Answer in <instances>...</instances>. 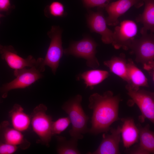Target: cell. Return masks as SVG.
<instances>
[{"label": "cell", "mask_w": 154, "mask_h": 154, "mask_svg": "<svg viewBox=\"0 0 154 154\" xmlns=\"http://www.w3.org/2000/svg\"><path fill=\"white\" fill-rule=\"evenodd\" d=\"M128 84L131 88L138 89L141 87H148L147 78L143 72L131 59L127 60Z\"/></svg>", "instance_id": "18"}, {"label": "cell", "mask_w": 154, "mask_h": 154, "mask_svg": "<svg viewBox=\"0 0 154 154\" xmlns=\"http://www.w3.org/2000/svg\"><path fill=\"white\" fill-rule=\"evenodd\" d=\"M104 64L112 72L128 82L127 60L124 53L105 61Z\"/></svg>", "instance_id": "19"}, {"label": "cell", "mask_w": 154, "mask_h": 154, "mask_svg": "<svg viewBox=\"0 0 154 154\" xmlns=\"http://www.w3.org/2000/svg\"><path fill=\"white\" fill-rule=\"evenodd\" d=\"M82 98L79 94L70 98L62 105V109L68 115L72 127L69 131L72 137L82 139L83 135L88 132V116L84 112L81 105Z\"/></svg>", "instance_id": "2"}, {"label": "cell", "mask_w": 154, "mask_h": 154, "mask_svg": "<svg viewBox=\"0 0 154 154\" xmlns=\"http://www.w3.org/2000/svg\"><path fill=\"white\" fill-rule=\"evenodd\" d=\"M5 17V16L3 14H2L1 13H0V18H1V17Z\"/></svg>", "instance_id": "28"}, {"label": "cell", "mask_w": 154, "mask_h": 154, "mask_svg": "<svg viewBox=\"0 0 154 154\" xmlns=\"http://www.w3.org/2000/svg\"><path fill=\"white\" fill-rule=\"evenodd\" d=\"M110 134L104 133L102 140L97 149L93 152H88L89 154H120L119 143L121 140V127L117 128H110Z\"/></svg>", "instance_id": "13"}, {"label": "cell", "mask_w": 154, "mask_h": 154, "mask_svg": "<svg viewBox=\"0 0 154 154\" xmlns=\"http://www.w3.org/2000/svg\"><path fill=\"white\" fill-rule=\"evenodd\" d=\"M137 31V26L135 22L129 20H124L115 27L111 44L116 49L122 48L127 50Z\"/></svg>", "instance_id": "9"}, {"label": "cell", "mask_w": 154, "mask_h": 154, "mask_svg": "<svg viewBox=\"0 0 154 154\" xmlns=\"http://www.w3.org/2000/svg\"><path fill=\"white\" fill-rule=\"evenodd\" d=\"M121 100L119 95H114L110 90L102 94L97 93L91 94L89 98L88 107L93 112L88 132L95 135L107 133L114 122L120 120L119 109Z\"/></svg>", "instance_id": "1"}, {"label": "cell", "mask_w": 154, "mask_h": 154, "mask_svg": "<svg viewBox=\"0 0 154 154\" xmlns=\"http://www.w3.org/2000/svg\"><path fill=\"white\" fill-rule=\"evenodd\" d=\"M97 46L92 38L86 37L79 41L72 43L68 48L64 50V53L83 58L86 60L87 66L95 69L100 66L96 55Z\"/></svg>", "instance_id": "6"}, {"label": "cell", "mask_w": 154, "mask_h": 154, "mask_svg": "<svg viewBox=\"0 0 154 154\" xmlns=\"http://www.w3.org/2000/svg\"><path fill=\"white\" fill-rule=\"evenodd\" d=\"M44 13L47 16L50 15L56 17H62L65 14L64 6L60 2L54 1L46 7Z\"/></svg>", "instance_id": "23"}, {"label": "cell", "mask_w": 154, "mask_h": 154, "mask_svg": "<svg viewBox=\"0 0 154 154\" xmlns=\"http://www.w3.org/2000/svg\"><path fill=\"white\" fill-rule=\"evenodd\" d=\"M110 75L107 71L94 69L85 71L78 74L76 77L77 80H83L86 88L93 89L96 85L100 83Z\"/></svg>", "instance_id": "21"}, {"label": "cell", "mask_w": 154, "mask_h": 154, "mask_svg": "<svg viewBox=\"0 0 154 154\" xmlns=\"http://www.w3.org/2000/svg\"><path fill=\"white\" fill-rule=\"evenodd\" d=\"M112 0H82L84 6L87 8L94 7L105 8Z\"/></svg>", "instance_id": "25"}, {"label": "cell", "mask_w": 154, "mask_h": 154, "mask_svg": "<svg viewBox=\"0 0 154 154\" xmlns=\"http://www.w3.org/2000/svg\"><path fill=\"white\" fill-rule=\"evenodd\" d=\"M57 142L56 150L58 154H80L78 148V139L71 137L68 140L61 136H56Z\"/></svg>", "instance_id": "22"}, {"label": "cell", "mask_w": 154, "mask_h": 154, "mask_svg": "<svg viewBox=\"0 0 154 154\" xmlns=\"http://www.w3.org/2000/svg\"><path fill=\"white\" fill-rule=\"evenodd\" d=\"M96 12L89 11L87 17V23L91 31L101 35L102 42L106 44H111L113 32L107 26V24L101 8Z\"/></svg>", "instance_id": "10"}, {"label": "cell", "mask_w": 154, "mask_h": 154, "mask_svg": "<svg viewBox=\"0 0 154 154\" xmlns=\"http://www.w3.org/2000/svg\"><path fill=\"white\" fill-rule=\"evenodd\" d=\"M47 107L41 104L33 109L30 116L31 124L33 131L38 137L39 143L48 147L52 137V117L46 113Z\"/></svg>", "instance_id": "5"}, {"label": "cell", "mask_w": 154, "mask_h": 154, "mask_svg": "<svg viewBox=\"0 0 154 154\" xmlns=\"http://www.w3.org/2000/svg\"><path fill=\"white\" fill-rule=\"evenodd\" d=\"M62 30L58 26H53L48 35L51 39L50 42L44 58V65L50 67L55 75L59 65L64 50L62 46Z\"/></svg>", "instance_id": "8"}, {"label": "cell", "mask_w": 154, "mask_h": 154, "mask_svg": "<svg viewBox=\"0 0 154 154\" xmlns=\"http://www.w3.org/2000/svg\"><path fill=\"white\" fill-rule=\"evenodd\" d=\"M13 8L10 0H0V11L8 12Z\"/></svg>", "instance_id": "27"}, {"label": "cell", "mask_w": 154, "mask_h": 154, "mask_svg": "<svg viewBox=\"0 0 154 154\" xmlns=\"http://www.w3.org/2000/svg\"><path fill=\"white\" fill-rule=\"evenodd\" d=\"M18 147L0 141V154H13L17 151Z\"/></svg>", "instance_id": "26"}, {"label": "cell", "mask_w": 154, "mask_h": 154, "mask_svg": "<svg viewBox=\"0 0 154 154\" xmlns=\"http://www.w3.org/2000/svg\"><path fill=\"white\" fill-rule=\"evenodd\" d=\"M0 54L1 59L5 60L9 66L14 70L32 67L36 62V60L31 55L25 58L19 56L11 45L3 46L0 50Z\"/></svg>", "instance_id": "12"}, {"label": "cell", "mask_w": 154, "mask_h": 154, "mask_svg": "<svg viewBox=\"0 0 154 154\" xmlns=\"http://www.w3.org/2000/svg\"><path fill=\"white\" fill-rule=\"evenodd\" d=\"M44 58H39L36 60L35 64L29 69L26 68L14 70L15 78L12 81L3 84L0 87L2 97H7L9 92L11 90L24 89L35 82L43 76L42 73L45 70Z\"/></svg>", "instance_id": "3"}, {"label": "cell", "mask_w": 154, "mask_h": 154, "mask_svg": "<svg viewBox=\"0 0 154 154\" xmlns=\"http://www.w3.org/2000/svg\"><path fill=\"white\" fill-rule=\"evenodd\" d=\"M121 135L124 147L129 149L138 142L139 130L134 119L130 117L121 118Z\"/></svg>", "instance_id": "16"}, {"label": "cell", "mask_w": 154, "mask_h": 154, "mask_svg": "<svg viewBox=\"0 0 154 154\" xmlns=\"http://www.w3.org/2000/svg\"><path fill=\"white\" fill-rule=\"evenodd\" d=\"M139 130V144L135 148L129 151L133 154H150L154 153V133L150 129L149 124L143 127L137 125Z\"/></svg>", "instance_id": "15"}, {"label": "cell", "mask_w": 154, "mask_h": 154, "mask_svg": "<svg viewBox=\"0 0 154 154\" xmlns=\"http://www.w3.org/2000/svg\"><path fill=\"white\" fill-rule=\"evenodd\" d=\"M0 141L11 145L19 147L23 149L29 148L30 143L24 137L22 132L10 126L7 121L0 123Z\"/></svg>", "instance_id": "14"}, {"label": "cell", "mask_w": 154, "mask_h": 154, "mask_svg": "<svg viewBox=\"0 0 154 154\" xmlns=\"http://www.w3.org/2000/svg\"><path fill=\"white\" fill-rule=\"evenodd\" d=\"M3 46L0 44V50L2 48Z\"/></svg>", "instance_id": "29"}, {"label": "cell", "mask_w": 154, "mask_h": 154, "mask_svg": "<svg viewBox=\"0 0 154 154\" xmlns=\"http://www.w3.org/2000/svg\"><path fill=\"white\" fill-rule=\"evenodd\" d=\"M127 93L137 105L141 113L139 119L141 122L145 119L154 123V93L144 89H134L128 84L125 86Z\"/></svg>", "instance_id": "7"}, {"label": "cell", "mask_w": 154, "mask_h": 154, "mask_svg": "<svg viewBox=\"0 0 154 154\" xmlns=\"http://www.w3.org/2000/svg\"><path fill=\"white\" fill-rule=\"evenodd\" d=\"M141 37L134 39L129 49L135 56L136 62L141 64L143 68L149 71L153 77L154 70V34L140 31Z\"/></svg>", "instance_id": "4"}, {"label": "cell", "mask_w": 154, "mask_h": 154, "mask_svg": "<svg viewBox=\"0 0 154 154\" xmlns=\"http://www.w3.org/2000/svg\"><path fill=\"white\" fill-rule=\"evenodd\" d=\"M71 123L68 117L60 118L53 121L51 126L52 135H59L65 130Z\"/></svg>", "instance_id": "24"}, {"label": "cell", "mask_w": 154, "mask_h": 154, "mask_svg": "<svg viewBox=\"0 0 154 154\" xmlns=\"http://www.w3.org/2000/svg\"><path fill=\"white\" fill-rule=\"evenodd\" d=\"M143 5V0H118L110 2L105 8L108 15L106 18L107 25H117L119 18L131 7L139 8Z\"/></svg>", "instance_id": "11"}, {"label": "cell", "mask_w": 154, "mask_h": 154, "mask_svg": "<svg viewBox=\"0 0 154 154\" xmlns=\"http://www.w3.org/2000/svg\"><path fill=\"white\" fill-rule=\"evenodd\" d=\"M145 7L143 12L136 18L137 22L143 27L141 31L154 33V0H143Z\"/></svg>", "instance_id": "20"}, {"label": "cell", "mask_w": 154, "mask_h": 154, "mask_svg": "<svg viewBox=\"0 0 154 154\" xmlns=\"http://www.w3.org/2000/svg\"><path fill=\"white\" fill-rule=\"evenodd\" d=\"M9 115L13 127L21 132L28 129L31 124L30 117L24 112L20 105L14 104Z\"/></svg>", "instance_id": "17"}]
</instances>
